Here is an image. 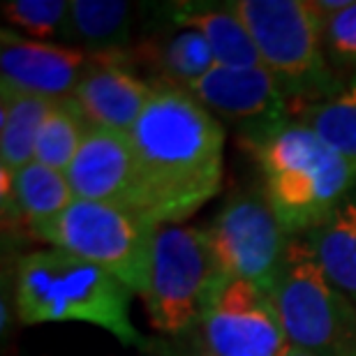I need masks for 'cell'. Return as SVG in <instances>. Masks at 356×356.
I'll list each match as a JSON object with an SVG mask.
<instances>
[{
  "instance_id": "27",
  "label": "cell",
  "mask_w": 356,
  "mask_h": 356,
  "mask_svg": "<svg viewBox=\"0 0 356 356\" xmlns=\"http://www.w3.org/2000/svg\"><path fill=\"white\" fill-rule=\"evenodd\" d=\"M343 356H356V338H354L352 343H350V347H347Z\"/></svg>"
},
{
  "instance_id": "11",
  "label": "cell",
  "mask_w": 356,
  "mask_h": 356,
  "mask_svg": "<svg viewBox=\"0 0 356 356\" xmlns=\"http://www.w3.org/2000/svg\"><path fill=\"white\" fill-rule=\"evenodd\" d=\"M188 92L220 123L245 125V132L289 118V99L266 67L216 65Z\"/></svg>"
},
{
  "instance_id": "16",
  "label": "cell",
  "mask_w": 356,
  "mask_h": 356,
  "mask_svg": "<svg viewBox=\"0 0 356 356\" xmlns=\"http://www.w3.org/2000/svg\"><path fill=\"white\" fill-rule=\"evenodd\" d=\"M176 26L195 28L209 42L213 58L222 67H264L252 35L243 19L227 5H176L172 12Z\"/></svg>"
},
{
  "instance_id": "6",
  "label": "cell",
  "mask_w": 356,
  "mask_h": 356,
  "mask_svg": "<svg viewBox=\"0 0 356 356\" xmlns=\"http://www.w3.org/2000/svg\"><path fill=\"white\" fill-rule=\"evenodd\" d=\"M270 298L294 350L343 356L356 338V305L326 275L308 234L289 236Z\"/></svg>"
},
{
  "instance_id": "1",
  "label": "cell",
  "mask_w": 356,
  "mask_h": 356,
  "mask_svg": "<svg viewBox=\"0 0 356 356\" xmlns=\"http://www.w3.org/2000/svg\"><path fill=\"white\" fill-rule=\"evenodd\" d=\"M130 139L134 211L155 227L181 225L222 188L225 125L188 90L160 86Z\"/></svg>"
},
{
  "instance_id": "25",
  "label": "cell",
  "mask_w": 356,
  "mask_h": 356,
  "mask_svg": "<svg viewBox=\"0 0 356 356\" xmlns=\"http://www.w3.org/2000/svg\"><path fill=\"white\" fill-rule=\"evenodd\" d=\"M282 356H312V354H308V352H301V350H294V347H289V350L284 352Z\"/></svg>"
},
{
  "instance_id": "7",
  "label": "cell",
  "mask_w": 356,
  "mask_h": 356,
  "mask_svg": "<svg viewBox=\"0 0 356 356\" xmlns=\"http://www.w3.org/2000/svg\"><path fill=\"white\" fill-rule=\"evenodd\" d=\"M155 227L123 206L74 199L51 222L35 227V238L56 250L90 261L116 275L134 296H144L151 280Z\"/></svg>"
},
{
  "instance_id": "15",
  "label": "cell",
  "mask_w": 356,
  "mask_h": 356,
  "mask_svg": "<svg viewBox=\"0 0 356 356\" xmlns=\"http://www.w3.org/2000/svg\"><path fill=\"white\" fill-rule=\"evenodd\" d=\"M74 199L65 174L35 160L14 174L3 172V211L5 216L21 220L28 232L56 220Z\"/></svg>"
},
{
  "instance_id": "26",
  "label": "cell",
  "mask_w": 356,
  "mask_h": 356,
  "mask_svg": "<svg viewBox=\"0 0 356 356\" xmlns=\"http://www.w3.org/2000/svg\"><path fill=\"white\" fill-rule=\"evenodd\" d=\"M183 356H213V354H211V352H206L204 347H199V350H192V352L183 354Z\"/></svg>"
},
{
  "instance_id": "2",
  "label": "cell",
  "mask_w": 356,
  "mask_h": 356,
  "mask_svg": "<svg viewBox=\"0 0 356 356\" xmlns=\"http://www.w3.org/2000/svg\"><path fill=\"white\" fill-rule=\"evenodd\" d=\"M264 195L289 236L317 229L356 185V165L296 118L245 132Z\"/></svg>"
},
{
  "instance_id": "21",
  "label": "cell",
  "mask_w": 356,
  "mask_h": 356,
  "mask_svg": "<svg viewBox=\"0 0 356 356\" xmlns=\"http://www.w3.org/2000/svg\"><path fill=\"white\" fill-rule=\"evenodd\" d=\"M88 127V120L81 113L79 104L74 102V97L56 102L40 130L38 146H35V162L65 174L76 151H79L83 137H86Z\"/></svg>"
},
{
  "instance_id": "18",
  "label": "cell",
  "mask_w": 356,
  "mask_h": 356,
  "mask_svg": "<svg viewBox=\"0 0 356 356\" xmlns=\"http://www.w3.org/2000/svg\"><path fill=\"white\" fill-rule=\"evenodd\" d=\"M308 236L326 275L356 305V185Z\"/></svg>"
},
{
  "instance_id": "20",
  "label": "cell",
  "mask_w": 356,
  "mask_h": 356,
  "mask_svg": "<svg viewBox=\"0 0 356 356\" xmlns=\"http://www.w3.org/2000/svg\"><path fill=\"white\" fill-rule=\"evenodd\" d=\"M296 120L356 165V72L331 97L298 106Z\"/></svg>"
},
{
  "instance_id": "9",
  "label": "cell",
  "mask_w": 356,
  "mask_h": 356,
  "mask_svg": "<svg viewBox=\"0 0 356 356\" xmlns=\"http://www.w3.org/2000/svg\"><path fill=\"white\" fill-rule=\"evenodd\" d=\"M199 331L213 356H282L289 350L273 298L245 280L222 284Z\"/></svg>"
},
{
  "instance_id": "12",
  "label": "cell",
  "mask_w": 356,
  "mask_h": 356,
  "mask_svg": "<svg viewBox=\"0 0 356 356\" xmlns=\"http://www.w3.org/2000/svg\"><path fill=\"white\" fill-rule=\"evenodd\" d=\"M65 176L76 199L130 211L137 206L134 148L125 132L90 125Z\"/></svg>"
},
{
  "instance_id": "19",
  "label": "cell",
  "mask_w": 356,
  "mask_h": 356,
  "mask_svg": "<svg viewBox=\"0 0 356 356\" xmlns=\"http://www.w3.org/2000/svg\"><path fill=\"white\" fill-rule=\"evenodd\" d=\"M54 99L0 90V172L14 174L35 160L40 130Z\"/></svg>"
},
{
  "instance_id": "22",
  "label": "cell",
  "mask_w": 356,
  "mask_h": 356,
  "mask_svg": "<svg viewBox=\"0 0 356 356\" xmlns=\"http://www.w3.org/2000/svg\"><path fill=\"white\" fill-rule=\"evenodd\" d=\"M3 19L14 33L40 42L72 40V3L70 0H5Z\"/></svg>"
},
{
  "instance_id": "5",
  "label": "cell",
  "mask_w": 356,
  "mask_h": 356,
  "mask_svg": "<svg viewBox=\"0 0 356 356\" xmlns=\"http://www.w3.org/2000/svg\"><path fill=\"white\" fill-rule=\"evenodd\" d=\"M225 282L209 229L185 222L158 227L151 280L141 296L153 329L183 336L202 326Z\"/></svg>"
},
{
  "instance_id": "3",
  "label": "cell",
  "mask_w": 356,
  "mask_h": 356,
  "mask_svg": "<svg viewBox=\"0 0 356 356\" xmlns=\"http://www.w3.org/2000/svg\"><path fill=\"white\" fill-rule=\"evenodd\" d=\"M132 298L116 275L65 250H35L17 261L14 305L28 326L90 324L111 333L120 345L146 350L148 340L132 324Z\"/></svg>"
},
{
  "instance_id": "14",
  "label": "cell",
  "mask_w": 356,
  "mask_h": 356,
  "mask_svg": "<svg viewBox=\"0 0 356 356\" xmlns=\"http://www.w3.org/2000/svg\"><path fill=\"white\" fill-rule=\"evenodd\" d=\"M134 67H146L153 72L155 86L188 90L218 65L209 42L195 28L169 26L165 33H155L139 47H134Z\"/></svg>"
},
{
  "instance_id": "23",
  "label": "cell",
  "mask_w": 356,
  "mask_h": 356,
  "mask_svg": "<svg viewBox=\"0 0 356 356\" xmlns=\"http://www.w3.org/2000/svg\"><path fill=\"white\" fill-rule=\"evenodd\" d=\"M324 49L331 65L356 72V0L340 12L322 17Z\"/></svg>"
},
{
  "instance_id": "24",
  "label": "cell",
  "mask_w": 356,
  "mask_h": 356,
  "mask_svg": "<svg viewBox=\"0 0 356 356\" xmlns=\"http://www.w3.org/2000/svg\"><path fill=\"white\" fill-rule=\"evenodd\" d=\"M317 7V12L322 14H333V12H340V10H345V7H350L354 0H312Z\"/></svg>"
},
{
  "instance_id": "8",
  "label": "cell",
  "mask_w": 356,
  "mask_h": 356,
  "mask_svg": "<svg viewBox=\"0 0 356 356\" xmlns=\"http://www.w3.org/2000/svg\"><path fill=\"white\" fill-rule=\"evenodd\" d=\"M209 236L227 280H245L268 294L273 291L289 234L282 229L264 192L232 195L209 227Z\"/></svg>"
},
{
  "instance_id": "13",
  "label": "cell",
  "mask_w": 356,
  "mask_h": 356,
  "mask_svg": "<svg viewBox=\"0 0 356 356\" xmlns=\"http://www.w3.org/2000/svg\"><path fill=\"white\" fill-rule=\"evenodd\" d=\"M158 88L130 63L95 58L72 97L88 125L130 134Z\"/></svg>"
},
{
  "instance_id": "4",
  "label": "cell",
  "mask_w": 356,
  "mask_h": 356,
  "mask_svg": "<svg viewBox=\"0 0 356 356\" xmlns=\"http://www.w3.org/2000/svg\"><path fill=\"white\" fill-rule=\"evenodd\" d=\"M232 5L257 44L261 65L289 102H319L345 83L326 56L322 14L312 0H234Z\"/></svg>"
},
{
  "instance_id": "10",
  "label": "cell",
  "mask_w": 356,
  "mask_h": 356,
  "mask_svg": "<svg viewBox=\"0 0 356 356\" xmlns=\"http://www.w3.org/2000/svg\"><path fill=\"white\" fill-rule=\"evenodd\" d=\"M92 63L81 47L31 40L12 28L0 35V90L60 102L74 95Z\"/></svg>"
},
{
  "instance_id": "17",
  "label": "cell",
  "mask_w": 356,
  "mask_h": 356,
  "mask_svg": "<svg viewBox=\"0 0 356 356\" xmlns=\"http://www.w3.org/2000/svg\"><path fill=\"white\" fill-rule=\"evenodd\" d=\"M132 5L120 0H72V42L92 58L132 63Z\"/></svg>"
}]
</instances>
